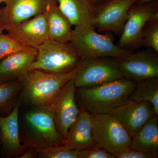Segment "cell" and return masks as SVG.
<instances>
[{
    "label": "cell",
    "mask_w": 158,
    "mask_h": 158,
    "mask_svg": "<svg viewBox=\"0 0 158 158\" xmlns=\"http://www.w3.org/2000/svg\"><path fill=\"white\" fill-rule=\"evenodd\" d=\"M25 108L19 113L20 139L24 146L38 149L64 145L52 106Z\"/></svg>",
    "instance_id": "cell-1"
},
{
    "label": "cell",
    "mask_w": 158,
    "mask_h": 158,
    "mask_svg": "<svg viewBox=\"0 0 158 158\" xmlns=\"http://www.w3.org/2000/svg\"><path fill=\"white\" fill-rule=\"evenodd\" d=\"M77 68L61 74L48 73L36 69L29 70L19 79L23 84L21 105L24 107L52 106L63 87L74 78Z\"/></svg>",
    "instance_id": "cell-2"
},
{
    "label": "cell",
    "mask_w": 158,
    "mask_h": 158,
    "mask_svg": "<svg viewBox=\"0 0 158 158\" xmlns=\"http://www.w3.org/2000/svg\"><path fill=\"white\" fill-rule=\"evenodd\" d=\"M137 83L123 78L96 87L77 88L81 107L92 114H110L130 99Z\"/></svg>",
    "instance_id": "cell-3"
},
{
    "label": "cell",
    "mask_w": 158,
    "mask_h": 158,
    "mask_svg": "<svg viewBox=\"0 0 158 158\" xmlns=\"http://www.w3.org/2000/svg\"><path fill=\"white\" fill-rule=\"evenodd\" d=\"M70 43L81 59L98 57L119 59L131 51L118 47L110 36L98 33L92 26L74 27Z\"/></svg>",
    "instance_id": "cell-4"
},
{
    "label": "cell",
    "mask_w": 158,
    "mask_h": 158,
    "mask_svg": "<svg viewBox=\"0 0 158 158\" xmlns=\"http://www.w3.org/2000/svg\"><path fill=\"white\" fill-rule=\"evenodd\" d=\"M36 59L30 70L65 73L76 69L81 59L71 44L48 40L37 48Z\"/></svg>",
    "instance_id": "cell-5"
},
{
    "label": "cell",
    "mask_w": 158,
    "mask_h": 158,
    "mask_svg": "<svg viewBox=\"0 0 158 158\" xmlns=\"http://www.w3.org/2000/svg\"><path fill=\"white\" fill-rule=\"evenodd\" d=\"M92 115V135L97 146L116 158L129 148L131 137L111 114Z\"/></svg>",
    "instance_id": "cell-6"
},
{
    "label": "cell",
    "mask_w": 158,
    "mask_h": 158,
    "mask_svg": "<svg viewBox=\"0 0 158 158\" xmlns=\"http://www.w3.org/2000/svg\"><path fill=\"white\" fill-rule=\"evenodd\" d=\"M110 58L81 59L73 79L76 88L96 87L124 78L117 65V60L114 61Z\"/></svg>",
    "instance_id": "cell-7"
},
{
    "label": "cell",
    "mask_w": 158,
    "mask_h": 158,
    "mask_svg": "<svg viewBox=\"0 0 158 158\" xmlns=\"http://www.w3.org/2000/svg\"><path fill=\"white\" fill-rule=\"evenodd\" d=\"M158 11V1L148 4H134L128 12L127 19L119 35L117 45L127 51L142 47L141 35L144 26L153 15Z\"/></svg>",
    "instance_id": "cell-8"
},
{
    "label": "cell",
    "mask_w": 158,
    "mask_h": 158,
    "mask_svg": "<svg viewBox=\"0 0 158 158\" xmlns=\"http://www.w3.org/2000/svg\"><path fill=\"white\" fill-rule=\"evenodd\" d=\"M117 63L124 78L137 83L158 77V52L152 49L131 51Z\"/></svg>",
    "instance_id": "cell-9"
},
{
    "label": "cell",
    "mask_w": 158,
    "mask_h": 158,
    "mask_svg": "<svg viewBox=\"0 0 158 158\" xmlns=\"http://www.w3.org/2000/svg\"><path fill=\"white\" fill-rule=\"evenodd\" d=\"M135 0H107L95 6L92 26L98 32L120 35L127 19L128 12Z\"/></svg>",
    "instance_id": "cell-10"
},
{
    "label": "cell",
    "mask_w": 158,
    "mask_h": 158,
    "mask_svg": "<svg viewBox=\"0 0 158 158\" xmlns=\"http://www.w3.org/2000/svg\"><path fill=\"white\" fill-rule=\"evenodd\" d=\"M7 35L27 47L37 49L49 40L48 26L44 13L10 27Z\"/></svg>",
    "instance_id": "cell-11"
},
{
    "label": "cell",
    "mask_w": 158,
    "mask_h": 158,
    "mask_svg": "<svg viewBox=\"0 0 158 158\" xmlns=\"http://www.w3.org/2000/svg\"><path fill=\"white\" fill-rule=\"evenodd\" d=\"M76 88L73 79L69 81L62 88L52 106L57 128L63 141L80 111L76 102Z\"/></svg>",
    "instance_id": "cell-12"
},
{
    "label": "cell",
    "mask_w": 158,
    "mask_h": 158,
    "mask_svg": "<svg viewBox=\"0 0 158 158\" xmlns=\"http://www.w3.org/2000/svg\"><path fill=\"white\" fill-rule=\"evenodd\" d=\"M54 0H7L1 9L0 24L6 29L44 13Z\"/></svg>",
    "instance_id": "cell-13"
},
{
    "label": "cell",
    "mask_w": 158,
    "mask_h": 158,
    "mask_svg": "<svg viewBox=\"0 0 158 158\" xmlns=\"http://www.w3.org/2000/svg\"><path fill=\"white\" fill-rule=\"evenodd\" d=\"M110 114L133 137L155 115L152 105L147 102H137L130 99Z\"/></svg>",
    "instance_id": "cell-14"
},
{
    "label": "cell",
    "mask_w": 158,
    "mask_h": 158,
    "mask_svg": "<svg viewBox=\"0 0 158 158\" xmlns=\"http://www.w3.org/2000/svg\"><path fill=\"white\" fill-rule=\"evenodd\" d=\"M20 105V96L11 113L6 116H0V151L5 157L19 158L28 148L20 139L19 113Z\"/></svg>",
    "instance_id": "cell-15"
},
{
    "label": "cell",
    "mask_w": 158,
    "mask_h": 158,
    "mask_svg": "<svg viewBox=\"0 0 158 158\" xmlns=\"http://www.w3.org/2000/svg\"><path fill=\"white\" fill-rule=\"evenodd\" d=\"M92 114L81 107L77 119L67 131L64 145L78 151L96 146L92 135Z\"/></svg>",
    "instance_id": "cell-16"
},
{
    "label": "cell",
    "mask_w": 158,
    "mask_h": 158,
    "mask_svg": "<svg viewBox=\"0 0 158 158\" xmlns=\"http://www.w3.org/2000/svg\"><path fill=\"white\" fill-rule=\"evenodd\" d=\"M36 48H28L9 55L0 61V82L20 78L30 70L36 59Z\"/></svg>",
    "instance_id": "cell-17"
},
{
    "label": "cell",
    "mask_w": 158,
    "mask_h": 158,
    "mask_svg": "<svg viewBox=\"0 0 158 158\" xmlns=\"http://www.w3.org/2000/svg\"><path fill=\"white\" fill-rule=\"evenodd\" d=\"M58 6L72 26H92L95 6L92 0H56Z\"/></svg>",
    "instance_id": "cell-18"
},
{
    "label": "cell",
    "mask_w": 158,
    "mask_h": 158,
    "mask_svg": "<svg viewBox=\"0 0 158 158\" xmlns=\"http://www.w3.org/2000/svg\"><path fill=\"white\" fill-rule=\"evenodd\" d=\"M48 26L49 40L62 43H69L71 39L72 25L54 0L44 12Z\"/></svg>",
    "instance_id": "cell-19"
},
{
    "label": "cell",
    "mask_w": 158,
    "mask_h": 158,
    "mask_svg": "<svg viewBox=\"0 0 158 158\" xmlns=\"http://www.w3.org/2000/svg\"><path fill=\"white\" fill-rule=\"evenodd\" d=\"M129 148L158 157V117L154 115L131 138Z\"/></svg>",
    "instance_id": "cell-20"
},
{
    "label": "cell",
    "mask_w": 158,
    "mask_h": 158,
    "mask_svg": "<svg viewBox=\"0 0 158 158\" xmlns=\"http://www.w3.org/2000/svg\"><path fill=\"white\" fill-rule=\"evenodd\" d=\"M22 88L20 79L0 82V116H6L11 113L19 100Z\"/></svg>",
    "instance_id": "cell-21"
},
{
    "label": "cell",
    "mask_w": 158,
    "mask_h": 158,
    "mask_svg": "<svg viewBox=\"0 0 158 158\" xmlns=\"http://www.w3.org/2000/svg\"><path fill=\"white\" fill-rule=\"evenodd\" d=\"M130 99L137 102H148L152 105L156 115L158 116V77L137 83Z\"/></svg>",
    "instance_id": "cell-22"
},
{
    "label": "cell",
    "mask_w": 158,
    "mask_h": 158,
    "mask_svg": "<svg viewBox=\"0 0 158 158\" xmlns=\"http://www.w3.org/2000/svg\"><path fill=\"white\" fill-rule=\"evenodd\" d=\"M142 46L158 52V18H152L146 23L141 35Z\"/></svg>",
    "instance_id": "cell-23"
},
{
    "label": "cell",
    "mask_w": 158,
    "mask_h": 158,
    "mask_svg": "<svg viewBox=\"0 0 158 158\" xmlns=\"http://www.w3.org/2000/svg\"><path fill=\"white\" fill-rule=\"evenodd\" d=\"M40 158H78L80 151L71 149L64 145L36 149Z\"/></svg>",
    "instance_id": "cell-24"
},
{
    "label": "cell",
    "mask_w": 158,
    "mask_h": 158,
    "mask_svg": "<svg viewBox=\"0 0 158 158\" xmlns=\"http://www.w3.org/2000/svg\"><path fill=\"white\" fill-rule=\"evenodd\" d=\"M28 48L15 41L7 34H0V61L11 54Z\"/></svg>",
    "instance_id": "cell-25"
},
{
    "label": "cell",
    "mask_w": 158,
    "mask_h": 158,
    "mask_svg": "<svg viewBox=\"0 0 158 158\" xmlns=\"http://www.w3.org/2000/svg\"><path fill=\"white\" fill-rule=\"evenodd\" d=\"M78 158H116L110 152L96 146L80 151Z\"/></svg>",
    "instance_id": "cell-26"
},
{
    "label": "cell",
    "mask_w": 158,
    "mask_h": 158,
    "mask_svg": "<svg viewBox=\"0 0 158 158\" xmlns=\"http://www.w3.org/2000/svg\"><path fill=\"white\" fill-rule=\"evenodd\" d=\"M117 158H156L150 154L129 148L119 154Z\"/></svg>",
    "instance_id": "cell-27"
},
{
    "label": "cell",
    "mask_w": 158,
    "mask_h": 158,
    "mask_svg": "<svg viewBox=\"0 0 158 158\" xmlns=\"http://www.w3.org/2000/svg\"><path fill=\"white\" fill-rule=\"evenodd\" d=\"M37 158V151L33 148H28L25 152L19 158Z\"/></svg>",
    "instance_id": "cell-28"
},
{
    "label": "cell",
    "mask_w": 158,
    "mask_h": 158,
    "mask_svg": "<svg viewBox=\"0 0 158 158\" xmlns=\"http://www.w3.org/2000/svg\"><path fill=\"white\" fill-rule=\"evenodd\" d=\"M156 1H158V0H135V4L142 5V4H148Z\"/></svg>",
    "instance_id": "cell-29"
},
{
    "label": "cell",
    "mask_w": 158,
    "mask_h": 158,
    "mask_svg": "<svg viewBox=\"0 0 158 158\" xmlns=\"http://www.w3.org/2000/svg\"><path fill=\"white\" fill-rule=\"evenodd\" d=\"M107 0H92V2L95 6L100 5L102 3L104 2Z\"/></svg>",
    "instance_id": "cell-30"
},
{
    "label": "cell",
    "mask_w": 158,
    "mask_h": 158,
    "mask_svg": "<svg viewBox=\"0 0 158 158\" xmlns=\"http://www.w3.org/2000/svg\"><path fill=\"white\" fill-rule=\"evenodd\" d=\"M4 31H6V27H5V26L0 24V34L2 33Z\"/></svg>",
    "instance_id": "cell-31"
},
{
    "label": "cell",
    "mask_w": 158,
    "mask_h": 158,
    "mask_svg": "<svg viewBox=\"0 0 158 158\" xmlns=\"http://www.w3.org/2000/svg\"><path fill=\"white\" fill-rule=\"evenodd\" d=\"M2 3V2L0 0V4ZM0 15H1V9H0ZM0 23H1V20H0Z\"/></svg>",
    "instance_id": "cell-32"
},
{
    "label": "cell",
    "mask_w": 158,
    "mask_h": 158,
    "mask_svg": "<svg viewBox=\"0 0 158 158\" xmlns=\"http://www.w3.org/2000/svg\"><path fill=\"white\" fill-rule=\"evenodd\" d=\"M1 145H2V143H1V140H0V150H1Z\"/></svg>",
    "instance_id": "cell-33"
},
{
    "label": "cell",
    "mask_w": 158,
    "mask_h": 158,
    "mask_svg": "<svg viewBox=\"0 0 158 158\" xmlns=\"http://www.w3.org/2000/svg\"><path fill=\"white\" fill-rule=\"evenodd\" d=\"M1 1H2V2H6V1H7V0H1Z\"/></svg>",
    "instance_id": "cell-34"
}]
</instances>
